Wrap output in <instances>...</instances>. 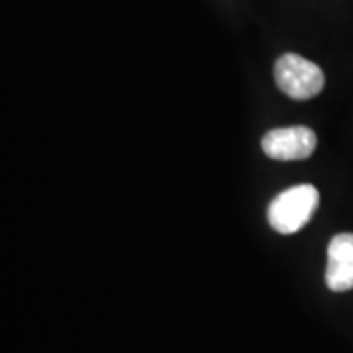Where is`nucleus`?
Here are the masks:
<instances>
[{
	"label": "nucleus",
	"instance_id": "nucleus-4",
	"mask_svg": "<svg viewBox=\"0 0 353 353\" xmlns=\"http://www.w3.org/2000/svg\"><path fill=\"white\" fill-rule=\"evenodd\" d=\"M326 285L334 292L353 289V234H338L330 241Z\"/></svg>",
	"mask_w": 353,
	"mask_h": 353
},
{
	"label": "nucleus",
	"instance_id": "nucleus-2",
	"mask_svg": "<svg viewBox=\"0 0 353 353\" xmlns=\"http://www.w3.org/2000/svg\"><path fill=\"white\" fill-rule=\"evenodd\" d=\"M277 87L292 101H310L324 88V73L312 61L296 53H285L275 63Z\"/></svg>",
	"mask_w": 353,
	"mask_h": 353
},
{
	"label": "nucleus",
	"instance_id": "nucleus-1",
	"mask_svg": "<svg viewBox=\"0 0 353 353\" xmlns=\"http://www.w3.org/2000/svg\"><path fill=\"white\" fill-rule=\"evenodd\" d=\"M320 194L312 185H296L277 194L267 208V220L279 234H294L314 216Z\"/></svg>",
	"mask_w": 353,
	"mask_h": 353
},
{
	"label": "nucleus",
	"instance_id": "nucleus-3",
	"mask_svg": "<svg viewBox=\"0 0 353 353\" xmlns=\"http://www.w3.org/2000/svg\"><path fill=\"white\" fill-rule=\"evenodd\" d=\"M318 145L316 134L306 126L277 128L267 132L261 139V148L267 157L277 161H301L308 159Z\"/></svg>",
	"mask_w": 353,
	"mask_h": 353
}]
</instances>
